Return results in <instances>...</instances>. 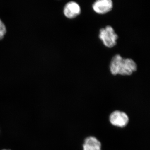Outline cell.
<instances>
[{"instance_id":"cell-1","label":"cell","mask_w":150,"mask_h":150,"mask_svg":"<svg viewBox=\"0 0 150 150\" xmlns=\"http://www.w3.org/2000/svg\"><path fill=\"white\" fill-rule=\"evenodd\" d=\"M137 70V64L134 60L124 59L119 54L113 56L110 62V72L113 76H131Z\"/></svg>"},{"instance_id":"cell-2","label":"cell","mask_w":150,"mask_h":150,"mask_svg":"<svg viewBox=\"0 0 150 150\" xmlns=\"http://www.w3.org/2000/svg\"><path fill=\"white\" fill-rule=\"evenodd\" d=\"M98 37L104 46L108 48H113L116 46L118 38V35L110 25L100 28Z\"/></svg>"},{"instance_id":"cell-3","label":"cell","mask_w":150,"mask_h":150,"mask_svg":"<svg viewBox=\"0 0 150 150\" xmlns=\"http://www.w3.org/2000/svg\"><path fill=\"white\" fill-rule=\"evenodd\" d=\"M110 121L113 126L123 128L129 123V118L125 112L116 110L110 114Z\"/></svg>"},{"instance_id":"cell-4","label":"cell","mask_w":150,"mask_h":150,"mask_svg":"<svg viewBox=\"0 0 150 150\" xmlns=\"http://www.w3.org/2000/svg\"><path fill=\"white\" fill-rule=\"evenodd\" d=\"M92 8L96 13L104 14L112 10L113 2L111 0H98L93 3Z\"/></svg>"},{"instance_id":"cell-5","label":"cell","mask_w":150,"mask_h":150,"mask_svg":"<svg viewBox=\"0 0 150 150\" xmlns=\"http://www.w3.org/2000/svg\"><path fill=\"white\" fill-rule=\"evenodd\" d=\"M81 13L80 6L76 2H69L66 4L64 8V15L67 18L71 19L76 18Z\"/></svg>"},{"instance_id":"cell-6","label":"cell","mask_w":150,"mask_h":150,"mask_svg":"<svg viewBox=\"0 0 150 150\" xmlns=\"http://www.w3.org/2000/svg\"><path fill=\"white\" fill-rule=\"evenodd\" d=\"M101 147L100 142L93 137L87 138L83 145V150H101Z\"/></svg>"},{"instance_id":"cell-7","label":"cell","mask_w":150,"mask_h":150,"mask_svg":"<svg viewBox=\"0 0 150 150\" xmlns=\"http://www.w3.org/2000/svg\"><path fill=\"white\" fill-rule=\"evenodd\" d=\"M6 33V28L3 21L0 19V40L4 38Z\"/></svg>"},{"instance_id":"cell-8","label":"cell","mask_w":150,"mask_h":150,"mask_svg":"<svg viewBox=\"0 0 150 150\" xmlns=\"http://www.w3.org/2000/svg\"></svg>"}]
</instances>
